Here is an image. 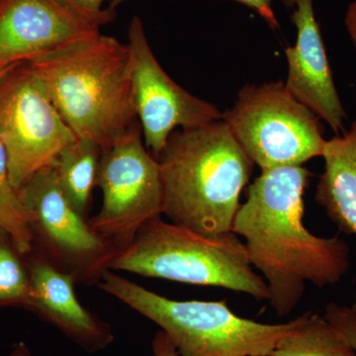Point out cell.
I'll use <instances>...</instances> for the list:
<instances>
[{"mask_svg":"<svg viewBox=\"0 0 356 356\" xmlns=\"http://www.w3.org/2000/svg\"><path fill=\"white\" fill-rule=\"evenodd\" d=\"M310 177L303 165L261 170L232 229L266 281L269 304L280 317L296 308L308 283L334 286L350 269V248L343 238L314 235L304 224Z\"/></svg>","mask_w":356,"mask_h":356,"instance_id":"6da1fadb","label":"cell"},{"mask_svg":"<svg viewBox=\"0 0 356 356\" xmlns=\"http://www.w3.org/2000/svg\"><path fill=\"white\" fill-rule=\"evenodd\" d=\"M26 64L76 139L103 152L138 121L129 44L99 33Z\"/></svg>","mask_w":356,"mask_h":356,"instance_id":"7a4b0ae2","label":"cell"},{"mask_svg":"<svg viewBox=\"0 0 356 356\" xmlns=\"http://www.w3.org/2000/svg\"><path fill=\"white\" fill-rule=\"evenodd\" d=\"M156 159L170 222L202 235L232 232L254 163L226 122L175 130Z\"/></svg>","mask_w":356,"mask_h":356,"instance_id":"3957f363","label":"cell"},{"mask_svg":"<svg viewBox=\"0 0 356 356\" xmlns=\"http://www.w3.org/2000/svg\"><path fill=\"white\" fill-rule=\"evenodd\" d=\"M108 270L269 299L266 281L250 264L240 236L233 232L202 235L161 216L143 225L131 245L112 257Z\"/></svg>","mask_w":356,"mask_h":356,"instance_id":"277c9868","label":"cell"},{"mask_svg":"<svg viewBox=\"0 0 356 356\" xmlns=\"http://www.w3.org/2000/svg\"><path fill=\"white\" fill-rule=\"evenodd\" d=\"M98 286L165 332L178 356H270L302 315L283 324H264L236 315L224 300L179 301L159 295L112 270Z\"/></svg>","mask_w":356,"mask_h":356,"instance_id":"5b68a950","label":"cell"},{"mask_svg":"<svg viewBox=\"0 0 356 356\" xmlns=\"http://www.w3.org/2000/svg\"><path fill=\"white\" fill-rule=\"evenodd\" d=\"M222 119L261 170L303 165L324 153L320 118L282 81L243 86Z\"/></svg>","mask_w":356,"mask_h":356,"instance_id":"8992f818","label":"cell"},{"mask_svg":"<svg viewBox=\"0 0 356 356\" xmlns=\"http://www.w3.org/2000/svg\"><path fill=\"white\" fill-rule=\"evenodd\" d=\"M142 137L137 121L100 158L96 186L102 205L88 222L117 252L131 245L143 225L163 214L161 166Z\"/></svg>","mask_w":356,"mask_h":356,"instance_id":"52a82bcc","label":"cell"},{"mask_svg":"<svg viewBox=\"0 0 356 356\" xmlns=\"http://www.w3.org/2000/svg\"><path fill=\"white\" fill-rule=\"evenodd\" d=\"M76 140L26 63L0 81V140L17 191Z\"/></svg>","mask_w":356,"mask_h":356,"instance_id":"ba28073f","label":"cell"},{"mask_svg":"<svg viewBox=\"0 0 356 356\" xmlns=\"http://www.w3.org/2000/svg\"><path fill=\"white\" fill-rule=\"evenodd\" d=\"M18 191L29 215L32 250L76 282H98L117 250L72 207L54 166L35 173Z\"/></svg>","mask_w":356,"mask_h":356,"instance_id":"9c48e42d","label":"cell"},{"mask_svg":"<svg viewBox=\"0 0 356 356\" xmlns=\"http://www.w3.org/2000/svg\"><path fill=\"white\" fill-rule=\"evenodd\" d=\"M132 53L134 105L145 145L158 158L175 129H191L221 120L222 113L175 83L154 57L139 16L128 29Z\"/></svg>","mask_w":356,"mask_h":356,"instance_id":"30bf717a","label":"cell"},{"mask_svg":"<svg viewBox=\"0 0 356 356\" xmlns=\"http://www.w3.org/2000/svg\"><path fill=\"white\" fill-rule=\"evenodd\" d=\"M297 29L295 46L285 50L288 76L285 86L300 102L327 122L337 135L346 132V111L327 60L313 0H285Z\"/></svg>","mask_w":356,"mask_h":356,"instance_id":"8fae6325","label":"cell"},{"mask_svg":"<svg viewBox=\"0 0 356 356\" xmlns=\"http://www.w3.org/2000/svg\"><path fill=\"white\" fill-rule=\"evenodd\" d=\"M99 33L51 0H0V67L28 62Z\"/></svg>","mask_w":356,"mask_h":356,"instance_id":"7c38bea8","label":"cell"},{"mask_svg":"<svg viewBox=\"0 0 356 356\" xmlns=\"http://www.w3.org/2000/svg\"><path fill=\"white\" fill-rule=\"evenodd\" d=\"M31 283L28 311L60 330L88 353L105 350L114 341L111 327L93 315L77 299L76 281L37 250L26 254Z\"/></svg>","mask_w":356,"mask_h":356,"instance_id":"4fadbf2b","label":"cell"},{"mask_svg":"<svg viewBox=\"0 0 356 356\" xmlns=\"http://www.w3.org/2000/svg\"><path fill=\"white\" fill-rule=\"evenodd\" d=\"M322 158L316 202L339 231L356 236V121L348 132L325 140Z\"/></svg>","mask_w":356,"mask_h":356,"instance_id":"5bb4252c","label":"cell"},{"mask_svg":"<svg viewBox=\"0 0 356 356\" xmlns=\"http://www.w3.org/2000/svg\"><path fill=\"white\" fill-rule=\"evenodd\" d=\"M102 154V149L95 143L77 139L65 147L54 165L65 197L83 218L96 186Z\"/></svg>","mask_w":356,"mask_h":356,"instance_id":"9a60e30c","label":"cell"},{"mask_svg":"<svg viewBox=\"0 0 356 356\" xmlns=\"http://www.w3.org/2000/svg\"><path fill=\"white\" fill-rule=\"evenodd\" d=\"M270 356H356V351L325 316L307 312Z\"/></svg>","mask_w":356,"mask_h":356,"instance_id":"2e32d148","label":"cell"},{"mask_svg":"<svg viewBox=\"0 0 356 356\" xmlns=\"http://www.w3.org/2000/svg\"><path fill=\"white\" fill-rule=\"evenodd\" d=\"M30 301L31 283L26 254L0 229V310L13 307L28 311Z\"/></svg>","mask_w":356,"mask_h":356,"instance_id":"e0dca14e","label":"cell"},{"mask_svg":"<svg viewBox=\"0 0 356 356\" xmlns=\"http://www.w3.org/2000/svg\"><path fill=\"white\" fill-rule=\"evenodd\" d=\"M0 229L11 236L23 254L33 248V233L29 215L14 187L9 175L8 159L0 140Z\"/></svg>","mask_w":356,"mask_h":356,"instance_id":"ac0fdd59","label":"cell"},{"mask_svg":"<svg viewBox=\"0 0 356 356\" xmlns=\"http://www.w3.org/2000/svg\"><path fill=\"white\" fill-rule=\"evenodd\" d=\"M89 24L99 28L116 18V10L103 8L105 0H51Z\"/></svg>","mask_w":356,"mask_h":356,"instance_id":"d6986e66","label":"cell"},{"mask_svg":"<svg viewBox=\"0 0 356 356\" xmlns=\"http://www.w3.org/2000/svg\"><path fill=\"white\" fill-rule=\"evenodd\" d=\"M325 318L356 351V306L330 303L325 307Z\"/></svg>","mask_w":356,"mask_h":356,"instance_id":"ffe728a7","label":"cell"},{"mask_svg":"<svg viewBox=\"0 0 356 356\" xmlns=\"http://www.w3.org/2000/svg\"><path fill=\"white\" fill-rule=\"evenodd\" d=\"M125 1L126 0H113L109 7L113 10H116L117 7ZM234 1L240 2L243 6L254 9L255 13L259 14L262 19L268 24L269 27L273 28V29L280 27L277 18H276L273 8V0H234Z\"/></svg>","mask_w":356,"mask_h":356,"instance_id":"44dd1931","label":"cell"},{"mask_svg":"<svg viewBox=\"0 0 356 356\" xmlns=\"http://www.w3.org/2000/svg\"><path fill=\"white\" fill-rule=\"evenodd\" d=\"M152 348L154 356H178L177 348L172 339L161 330L154 336Z\"/></svg>","mask_w":356,"mask_h":356,"instance_id":"7402d4cb","label":"cell"},{"mask_svg":"<svg viewBox=\"0 0 356 356\" xmlns=\"http://www.w3.org/2000/svg\"><path fill=\"white\" fill-rule=\"evenodd\" d=\"M346 26L351 41L356 48V0L348 7L346 16Z\"/></svg>","mask_w":356,"mask_h":356,"instance_id":"603a6c76","label":"cell"},{"mask_svg":"<svg viewBox=\"0 0 356 356\" xmlns=\"http://www.w3.org/2000/svg\"><path fill=\"white\" fill-rule=\"evenodd\" d=\"M8 356H34L29 346L23 341H20L14 346L13 350Z\"/></svg>","mask_w":356,"mask_h":356,"instance_id":"cb8c5ba5","label":"cell"},{"mask_svg":"<svg viewBox=\"0 0 356 356\" xmlns=\"http://www.w3.org/2000/svg\"><path fill=\"white\" fill-rule=\"evenodd\" d=\"M21 64H23V63H21ZM21 64L2 65V67H0V81H1V79H3V77L6 76V74H8L9 72H10V70H13L14 67H17V65H19Z\"/></svg>","mask_w":356,"mask_h":356,"instance_id":"d4e9b609","label":"cell"}]
</instances>
